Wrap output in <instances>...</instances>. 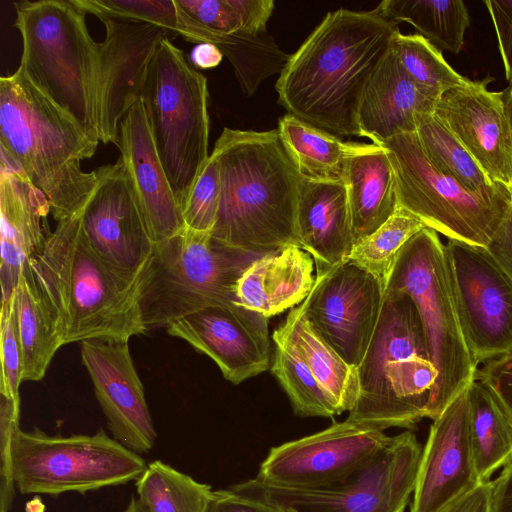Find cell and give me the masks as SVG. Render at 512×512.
Returning <instances> with one entry per match:
<instances>
[{
    "label": "cell",
    "instance_id": "d6986e66",
    "mask_svg": "<svg viewBox=\"0 0 512 512\" xmlns=\"http://www.w3.org/2000/svg\"><path fill=\"white\" fill-rule=\"evenodd\" d=\"M80 344L82 362L113 438L135 453H148L157 433L128 340L95 339Z\"/></svg>",
    "mask_w": 512,
    "mask_h": 512
},
{
    "label": "cell",
    "instance_id": "8992f818",
    "mask_svg": "<svg viewBox=\"0 0 512 512\" xmlns=\"http://www.w3.org/2000/svg\"><path fill=\"white\" fill-rule=\"evenodd\" d=\"M14 5L15 27L22 38L18 69L98 144L95 41L86 26V12L76 0L21 1Z\"/></svg>",
    "mask_w": 512,
    "mask_h": 512
},
{
    "label": "cell",
    "instance_id": "74e56055",
    "mask_svg": "<svg viewBox=\"0 0 512 512\" xmlns=\"http://www.w3.org/2000/svg\"><path fill=\"white\" fill-rule=\"evenodd\" d=\"M425 227L420 219L397 207L384 224L354 245L348 258L376 275L386 286L400 250Z\"/></svg>",
    "mask_w": 512,
    "mask_h": 512
},
{
    "label": "cell",
    "instance_id": "f907efd6",
    "mask_svg": "<svg viewBox=\"0 0 512 512\" xmlns=\"http://www.w3.org/2000/svg\"><path fill=\"white\" fill-rule=\"evenodd\" d=\"M502 93H503L505 112H506V115H507V118L509 121L511 139H512V87H508L507 89L502 91ZM509 191L512 196V175H511V184L509 187Z\"/></svg>",
    "mask_w": 512,
    "mask_h": 512
},
{
    "label": "cell",
    "instance_id": "2e32d148",
    "mask_svg": "<svg viewBox=\"0 0 512 512\" xmlns=\"http://www.w3.org/2000/svg\"><path fill=\"white\" fill-rule=\"evenodd\" d=\"M104 24L103 42H95V118L99 141L117 146L119 127L140 99L150 63L163 40L162 27L134 20L98 17Z\"/></svg>",
    "mask_w": 512,
    "mask_h": 512
},
{
    "label": "cell",
    "instance_id": "9c48e42d",
    "mask_svg": "<svg viewBox=\"0 0 512 512\" xmlns=\"http://www.w3.org/2000/svg\"><path fill=\"white\" fill-rule=\"evenodd\" d=\"M208 96L206 77L170 40H163L140 99L180 210L209 158Z\"/></svg>",
    "mask_w": 512,
    "mask_h": 512
},
{
    "label": "cell",
    "instance_id": "4fadbf2b",
    "mask_svg": "<svg viewBox=\"0 0 512 512\" xmlns=\"http://www.w3.org/2000/svg\"><path fill=\"white\" fill-rule=\"evenodd\" d=\"M385 283L357 262L346 260L317 271L301 303L314 330L350 366L364 358L377 327Z\"/></svg>",
    "mask_w": 512,
    "mask_h": 512
},
{
    "label": "cell",
    "instance_id": "ba28073f",
    "mask_svg": "<svg viewBox=\"0 0 512 512\" xmlns=\"http://www.w3.org/2000/svg\"><path fill=\"white\" fill-rule=\"evenodd\" d=\"M261 254L227 246L209 232L184 228L155 245L140 289L149 330L209 306L241 305L237 284Z\"/></svg>",
    "mask_w": 512,
    "mask_h": 512
},
{
    "label": "cell",
    "instance_id": "60d3db41",
    "mask_svg": "<svg viewBox=\"0 0 512 512\" xmlns=\"http://www.w3.org/2000/svg\"><path fill=\"white\" fill-rule=\"evenodd\" d=\"M1 377L0 395L20 402L22 353L18 336L14 297L1 305Z\"/></svg>",
    "mask_w": 512,
    "mask_h": 512
},
{
    "label": "cell",
    "instance_id": "836d02e7",
    "mask_svg": "<svg viewBox=\"0 0 512 512\" xmlns=\"http://www.w3.org/2000/svg\"><path fill=\"white\" fill-rule=\"evenodd\" d=\"M135 485L137 498L148 512H209L214 499L210 485L161 460L147 464Z\"/></svg>",
    "mask_w": 512,
    "mask_h": 512
},
{
    "label": "cell",
    "instance_id": "5b68a950",
    "mask_svg": "<svg viewBox=\"0 0 512 512\" xmlns=\"http://www.w3.org/2000/svg\"><path fill=\"white\" fill-rule=\"evenodd\" d=\"M359 395L346 420L380 430L431 419L437 371L412 299L385 290L369 347L357 367Z\"/></svg>",
    "mask_w": 512,
    "mask_h": 512
},
{
    "label": "cell",
    "instance_id": "7dc6e473",
    "mask_svg": "<svg viewBox=\"0 0 512 512\" xmlns=\"http://www.w3.org/2000/svg\"><path fill=\"white\" fill-rule=\"evenodd\" d=\"M486 249L512 280V207Z\"/></svg>",
    "mask_w": 512,
    "mask_h": 512
},
{
    "label": "cell",
    "instance_id": "ffe728a7",
    "mask_svg": "<svg viewBox=\"0 0 512 512\" xmlns=\"http://www.w3.org/2000/svg\"><path fill=\"white\" fill-rule=\"evenodd\" d=\"M493 77L470 80L444 92L434 115L458 139L487 177L508 189L512 139L503 93L488 89Z\"/></svg>",
    "mask_w": 512,
    "mask_h": 512
},
{
    "label": "cell",
    "instance_id": "4dcf8cb0",
    "mask_svg": "<svg viewBox=\"0 0 512 512\" xmlns=\"http://www.w3.org/2000/svg\"><path fill=\"white\" fill-rule=\"evenodd\" d=\"M282 144L300 177L317 181L343 180L353 142L316 128L291 114L277 127Z\"/></svg>",
    "mask_w": 512,
    "mask_h": 512
},
{
    "label": "cell",
    "instance_id": "83f0119b",
    "mask_svg": "<svg viewBox=\"0 0 512 512\" xmlns=\"http://www.w3.org/2000/svg\"><path fill=\"white\" fill-rule=\"evenodd\" d=\"M13 297L22 353V381H39L64 343L55 312L29 261L20 273Z\"/></svg>",
    "mask_w": 512,
    "mask_h": 512
},
{
    "label": "cell",
    "instance_id": "7bdbcfd3",
    "mask_svg": "<svg viewBox=\"0 0 512 512\" xmlns=\"http://www.w3.org/2000/svg\"><path fill=\"white\" fill-rule=\"evenodd\" d=\"M498 39L505 77L512 87V0H485Z\"/></svg>",
    "mask_w": 512,
    "mask_h": 512
},
{
    "label": "cell",
    "instance_id": "8fae6325",
    "mask_svg": "<svg viewBox=\"0 0 512 512\" xmlns=\"http://www.w3.org/2000/svg\"><path fill=\"white\" fill-rule=\"evenodd\" d=\"M12 462L18 492L53 497L126 484L147 467L140 454L102 429L92 435L50 436L38 428H18Z\"/></svg>",
    "mask_w": 512,
    "mask_h": 512
},
{
    "label": "cell",
    "instance_id": "484cf974",
    "mask_svg": "<svg viewBox=\"0 0 512 512\" xmlns=\"http://www.w3.org/2000/svg\"><path fill=\"white\" fill-rule=\"evenodd\" d=\"M314 259L298 246L262 255L237 284L239 303L267 318L301 304L314 282Z\"/></svg>",
    "mask_w": 512,
    "mask_h": 512
},
{
    "label": "cell",
    "instance_id": "d590c367",
    "mask_svg": "<svg viewBox=\"0 0 512 512\" xmlns=\"http://www.w3.org/2000/svg\"><path fill=\"white\" fill-rule=\"evenodd\" d=\"M415 133L429 161L466 188L476 192H491L501 185L487 177L464 146L434 114L420 117Z\"/></svg>",
    "mask_w": 512,
    "mask_h": 512
},
{
    "label": "cell",
    "instance_id": "f6af8a7d",
    "mask_svg": "<svg viewBox=\"0 0 512 512\" xmlns=\"http://www.w3.org/2000/svg\"><path fill=\"white\" fill-rule=\"evenodd\" d=\"M475 378L487 383L512 413V353L483 363Z\"/></svg>",
    "mask_w": 512,
    "mask_h": 512
},
{
    "label": "cell",
    "instance_id": "e0dca14e",
    "mask_svg": "<svg viewBox=\"0 0 512 512\" xmlns=\"http://www.w3.org/2000/svg\"><path fill=\"white\" fill-rule=\"evenodd\" d=\"M97 184L82 210V224L96 253L110 266L142 278L154 254L133 185L121 157L95 169Z\"/></svg>",
    "mask_w": 512,
    "mask_h": 512
},
{
    "label": "cell",
    "instance_id": "e575fe53",
    "mask_svg": "<svg viewBox=\"0 0 512 512\" xmlns=\"http://www.w3.org/2000/svg\"><path fill=\"white\" fill-rule=\"evenodd\" d=\"M272 340L271 371L286 392L295 414L301 417L337 415L308 365L280 327L274 330Z\"/></svg>",
    "mask_w": 512,
    "mask_h": 512
},
{
    "label": "cell",
    "instance_id": "c3c4849f",
    "mask_svg": "<svg viewBox=\"0 0 512 512\" xmlns=\"http://www.w3.org/2000/svg\"><path fill=\"white\" fill-rule=\"evenodd\" d=\"M490 512H512V465L505 466L492 480Z\"/></svg>",
    "mask_w": 512,
    "mask_h": 512
},
{
    "label": "cell",
    "instance_id": "cb8c5ba5",
    "mask_svg": "<svg viewBox=\"0 0 512 512\" xmlns=\"http://www.w3.org/2000/svg\"><path fill=\"white\" fill-rule=\"evenodd\" d=\"M0 212V281L5 303L12 298L24 265L42 249L51 233L46 231L51 207L22 172L1 165Z\"/></svg>",
    "mask_w": 512,
    "mask_h": 512
},
{
    "label": "cell",
    "instance_id": "603a6c76",
    "mask_svg": "<svg viewBox=\"0 0 512 512\" xmlns=\"http://www.w3.org/2000/svg\"><path fill=\"white\" fill-rule=\"evenodd\" d=\"M439 98L406 74L391 45L363 89L359 137L380 145L398 134L416 132L420 117L434 114Z\"/></svg>",
    "mask_w": 512,
    "mask_h": 512
},
{
    "label": "cell",
    "instance_id": "4316f807",
    "mask_svg": "<svg viewBox=\"0 0 512 512\" xmlns=\"http://www.w3.org/2000/svg\"><path fill=\"white\" fill-rule=\"evenodd\" d=\"M343 182L356 245L384 224L398 207L395 172L387 150L373 143L353 142Z\"/></svg>",
    "mask_w": 512,
    "mask_h": 512
},
{
    "label": "cell",
    "instance_id": "bcb514c9",
    "mask_svg": "<svg viewBox=\"0 0 512 512\" xmlns=\"http://www.w3.org/2000/svg\"><path fill=\"white\" fill-rule=\"evenodd\" d=\"M492 480L479 483L473 489L447 503L437 512H490Z\"/></svg>",
    "mask_w": 512,
    "mask_h": 512
},
{
    "label": "cell",
    "instance_id": "7a4b0ae2",
    "mask_svg": "<svg viewBox=\"0 0 512 512\" xmlns=\"http://www.w3.org/2000/svg\"><path fill=\"white\" fill-rule=\"evenodd\" d=\"M213 152L220 164V203L211 235L237 249L265 255L298 246L300 175L277 128L225 127Z\"/></svg>",
    "mask_w": 512,
    "mask_h": 512
},
{
    "label": "cell",
    "instance_id": "1f68e13d",
    "mask_svg": "<svg viewBox=\"0 0 512 512\" xmlns=\"http://www.w3.org/2000/svg\"><path fill=\"white\" fill-rule=\"evenodd\" d=\"M379 11L394 22H407L439 50L458 54L470 26L468 9L460 0H384Z\"/></svg>",
    "mask_w": 512,
    "mask_h": 512
},
{
    "label": "cell",
    "instance_id": "ac0fdd59",
    "mask_svg": "<svg viewBox=\"0 0 512 512\" xmlns=\"http://www.w3.org/2000/svg\"><path fill=\"white\" fill-rule=\"evenodd\" d=\"M268 319L242 305L209 306L172 321L166 331L210 357L236 385L270 367Z\"/></svg>",
    "mask_w": 512,
    "mask_h": 512
},
{
    "label": "cell",
    "instance_id": "f35d334b",
    "mask_svg": "<svg viewBox=\"0 0 512 512\" xmlns=\"http://www.w3.org/2000/svg\"><path fill=\"white\" fill-rule=\"evenodd\" d=\"M87 13L117 19L142 21L164 28L171 39L188 38V25L181 16L175 0H76Z\"/></svg>",
    "mask_w": 512,
    "mask_h": 512
},
{
    "label": "cell",
    "instance_id": "681fc988",
    "mask_svg": "<svg viewBox=\"0 0 512 512\" xmlns=\"http://www.w3.org/2000/svg\"><path fill=\"white\" fill-rule=\"evenodd\" d=\"M222 59V52L211 43L197 44L190 53V60L193 66L201 69L216 67Z\"/></svg>",
    "mask_w": 512,
    "mask_h": 512
},
{
    "label": "cell",
    "instance_id": "b9f144b4",
    "mask_svg": "<svg viewBox=\"0 0 512 512\" xmlns=\"http://www.w3.org/2000/svg\"><path fill=\"white\" fill-rule=\"evenodd\" d=\"M20 402L0 395V512H10L15 494L12 441L19 428Z\"/></svg>",
    "mask_w": 512,
    "mask_h": 512
},
{
    "label": "cell",
    "instance_id": "44dd1931",
    "mask_svg": "<svg viewBox=\"0 0 512 512\" xmlns=\"http://www.w3.org/2000/svg\"><path fill=\"white\" fill-rule=\"evenodd\" d=\"M479 483L470 440L467 387L430 426L410 512H437Z\"/></svg>",
    "mask_w": 512,
    "mask_h": 512
},
{
    "label": "cell",
    "instance_id": "d6a6232c",
    "mask_svg": "<svg viewBox=\"0 0 512 512\" xmlns=\"http://www.w3.org/2000/svg\"><path fill=\"white\" fill-rule=\"evenodd\" d=\"M179 12L207 33V43L228 36H259L267 32L273 0H175Z\"/></svg>",
    "mask_w": 512,
    "mask_h": 512
},
{
    "label": "cell",
    "instance_id": "ab89813d",
    "mask_svg": "<svg viewBox=\"0 0 512 512\" xmlns=\"http://www.w3.org/2000/svg\"><path fill=\"white\" fill-rule=\"evenodd\" d=\"M220 164L215 152L209 155L181 208L184 226L209 232L216 223L220 203Z\"/></svg>",
    "mask_w": 512,
    "mask_h": 512
},
{
    "label": "cell",
    "instance_id": "30bf717a",
    "mask_svg": "<svg viewBox=\"0 0 512 512\" xmlns=\"http://www.w3.org/2000/svg\"><path fill=\"white\" fill-rule=\"evenodd\" d=\"M380 145L394 168L398 207L448 240L487 248L512 207L505 185L491 192L466 188L429 161L415 132Z\"/></svg>",
    "mask_w": 512,
    "mask_h": 512
},
{
    "label": "cell",
    "instance_id": "277c9868",
    "mask_svg": "<svg viewBox=\"0 0 512 512\" xmlns=\"http://www.w3.org/2000/svg\"><path fill=\"white\" fill-rule=\"evenodd\" d=\"M98 144L17 69L0 79V148L47 198L57 222L79 214L97 184L84 172Z\"/></svg>",
    "mask_w": 512,
    "mask_h": 512
},
{
    "label": "cell",
    "instance_id": "6da1fadb",
    "mask_svg": "<svg viewBox=\"0 0 512 512\" xmlns=\"http://www.w3.org/2000/svg\"><path fill=\"white\" fill-rule=\"evenodd\" d=\"M377 7L328 12L275 84L288 114L337 137L358 136L363 89L400 31Z\"/></svg>",
    "mask_w": 512,
    "mask_h": 512
},
{
    "label": "cell",
    "instance_id": "7c38bea8",
    "mask_svg": "<svg viewBox=\"0 0 512 512\" xmlns=\"http://www.w3.org/2000/svg\"><path fill=\"white\" fill-rule=\"evenodd\" d=\"M421 454L420 443L408 430L391 436L364 467L325 487H283L255 477L228 489L297 512H404L414 492Z\"/></svg>",
    "mask_w": 512,
    "mask_h": 512
},
{
    "label": "cell",
    "instance_id": "9a60e30c",
    "mask_svg": "<svg viewBox=\"0 0 512 512\" xmlns=\"http://www.w3.org/2000/svg\"><path fill=\"white\" fill-rule=\"evenodd\" d=\"M383 430L345 420L272 447L256 476L291 488H320L355 473L389 442Z\"/></svg>",
    "mask_w": 512,
    "mask_h": 512
},
{
    "label": "cell",
    "instance_id": "52a82bcc",
    "mask_svg": "<svg viewBox=\"0 0 512 512\" xmlns=\"http://www.w3.org/2000/svg\"><path fill=\"white\" fill-rule=\"evenodd\" d=\"M385 290L408 295L419 314L437 371L434 420L471 384L478 369L460 324L448 251L436 231L425 227L402 247Z\"/></svg>",
    "mask_w": 512,
    "mask_h": 512
},
{
    "label": "cell",
    "instance_id": "8d00e7d4",
    "mask_svg": "<svg viewBox=\"0 0 512 512\" xmlns=\"http://www.w3.org/2000/svg\"><path fill=\"white\" fill-rule=\"evenodd\" d=\"M392 48L406 74L421 88L440 97L444 92L467 85L444 59L441 50L419 34L395 35Z\"/></svg>",
    "mask_w": 512,
    "mask_h": 512
},
{
    "label": "cell",
    "instance_id": "f5cc1de1",
    "mask_svg": "<svg viewBox=\"0 0 512 512\" xmlns=\"http://www.w3.org/2000/svg\"><path fill=\"white\" fill-rule=\"evenodd\" d=\"M508 465H512V462L510 464H508Z\"/></svg>",
    "mask_w": 512,
    "mask_h": 512
},
{
    "label": "cell",
    "instance_id": "816d5d0a",
    "mask_svg": "<svg viewBox=\"0 0 512 512\" xmlns=\"http://www.w3.org/2000/svg\"><path fill=\"white\" fill-rule=\"evenodd\" d=\"M122 512H148L140 503L138 498L132 496L128 505Z\"/></svg>",
    "mask_w": 512,
    "mask_h": 512
},
{
    "label": "cell",
    "instance_id": "3957f363",
    "mask_svg": "<svg viewBox=\"0 0 512 512\" xmlns=\"http://www.w3.org/2000/svg\"><path fill=\"white\" fill-rule=\"evenodd\" d=\"M51 304L64 345L128 340L148 332L140 307L142 278L106 263L83 229L82 211L58 222L29 260Z\"/></svg>",
    "mask_w": 512,
    "mask_h": 512
},
{
    "label": "cell",
    "instance_id": "7402d4cb",
    "mask_svg": "<svg viewBox=\"0 0 512 512\" xmlns=\"http://www.w3.org/2000/svg\"><path fill=\"white\" fill-rule=\"evenodd\" d=\"M117 147L153 243L179 234L185 228L180 206L160 162L141 99L122 119Z\"/></svg>",
    "mask_w": 512,
    "mask_h": 512
},
{
    "label": "cell",
    "instance_id": "5bb4252c",
    "mask_svg": "<svg viewBox=\"0 0 512 512\" xmlns=\"http://www.w3.org/2000/svg\"><path fill=\"white\" fill-rule=\"evenodd\" d=\"M460 324L470 353L483 364L512 353V280L486 248L448 240Z\"/></svg>",
    "mask_w": 512,
    "mask_h": 512
},
{
    "label": "cell",
    "instance_id": "ee69618b",
    "mask_svg": "<svg viewBox=\"0 0 512 512\" xmlns=\"http://www.w3.org/2000/svg\"><path fill=\"white\" fill-rule=\"evenodd\" d=\"M209 512H297L295 509L252 497L243 496L227 489L214 490Z\"/></svg>",
    "mask_w": 512,
    "mask_h": 512
},
{
    "label": "cell",
    "instance_id": "d4e9b609",
    "mask_svg": "<svg viewBox=\"0 0 512 512\" xmlns=\"http://www.w3.org/2000/svg\"><path fill=\"white\" fill-rule=\"evenodd\" d=\"M296 232L299 247L313 257L317 271L349 257L354 239L343 180L317 181L300 177Z\"/></svg>",
    "mask_w": 512,
    "mask_h": 512
},
{
    "label": "cell",
    "instance_id": "f546056e",
    "mask_svg": "<svg viewBox=\"0 0 512 512\" xmlns=\"http://www.w3.org/2000/svg\"><path fill=\"white\" fill-rule=\"evenodd\" d=\"M469 431L476 471L490 481L512 462V413L500 396L475 378L468 386Z\"/></svg>",
    "mask_w": 512,
    "mask_h": 512
},
{
    "label": "cell",
    "instance_id": "f1b7e54d",
    "mask_svg": "<svg viewBox=\"0 0 512 512\" xmlns=\"http://www.w3.org/2000/svg\"><path fill=\"white\" fill-rule=\"evenodd\" d=\"M279 327L308 365L337 415L349 412L359 395L357 368L350 366L314 330L301 304L290 310Z\"/></svg>",
    "mask_w": 512,
    "mask_h": 512
}]
</instances>
